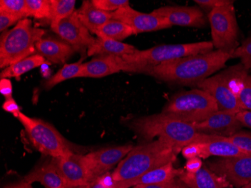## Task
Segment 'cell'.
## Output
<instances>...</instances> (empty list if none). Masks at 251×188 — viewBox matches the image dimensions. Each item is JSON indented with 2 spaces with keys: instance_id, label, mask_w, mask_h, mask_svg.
Returning a JSON list of instances; mask_svg holds the SVG:
<instances>
[{
  "instance_id": "obj_37",
  "label": "cell",
  "mask_w": 251,
  "mask_h": 188,
  "mask_svg": "<svg viewBox=\"0 0 251 188\" xmlns=\"http://www.w3.org/2000/svg\"><path fill=\"white\" fill-rule=\"evenodd\" d=\"M21 20L13 15L0 11V31L1 32H5L7 29L11 25L18 23Z\"/></svg>"
},
{
  "instance_id": "obj_20",
  "label": "cell",
  "mask_w": 251,
  "mask_h": 188,
  "mask_svg": "<svg viewBox=\"0 0 251 188\" xmlns=\"http://www.w3.org/2000/svg\"><path fill=\"white\" fill-rule=\"evenodd\" d=\"M36 54L56 64H64L76 52L70 44L55 38H42L36 44Z\"/></svg>"
},
{
  "instance_id": "obj_10",
  "label": "cell",
  "mask_w": 251,
  "mask_h": 188,
  "mask_svg": "<svg viewBox=\"0 0 251 188\" xmlns=\"http://www.w3.org/2000/svg\"><path fill=\"white\" fill-rule=\"evenodd\" d=\"M149 68L132 64L116 56H100L82 63L79 78H102L120 72L147 74Z\"/></svg>"
},
{
  "instance_id": "obj_33",
  "label": "cell",
  "mask_w": 251,
  "mask_h": 188,
  "mask_svg": "<svg viewBox=\"0 0 251 188\" xmlns=\"http://www.w3.org/2000/svg\"><path fill=\"white\" fill-rule=\"evenodd\" d=\"M238 103L243 110L251 111V76L248 74L244 80L243 85L238 93Z\"/></svg>"
},
{
  "instance_id": "obj_22",
  "label": "cell",
  "mask_w": 251,
  "mask_h": 188,
  "mask_svg": "<svg viewBox=\"0 0 251 188\" xmlns=\"http://www.w3.org/2000/svg\"><path fill=\"white\" fill-rule=\"evenodd\" d=\"M75 11L79 20L91 33L97 34L101 27L112 19V12L99 9L92 1H83L81 6Z\"/></svg>"
},
{
  "instance_id": "obj_21",
  "label": "cell",
  "mask_w": 251,
  "mask_h": 188,
  "mask_svg": "<svg viewBox=\"0 0 251 188\" xmlns=\"http://www.w3.org/2000/svg\"><path fill=\"white\" fill-rule=\"evenodd\" d=\"M179 181L188 188H232L233 186L225 178L216 174L207 166L196 173L182 172Z\"/></svg>"
},
{
  "instance_id": "obj_19",
  "label": "cell",
  "mask_w": 251,
  "mask_h": 188,
  "mask_svg": "<svg viewBox=\"0 0 251 188\" xmlns=\"http://www.w3.org/2000/svg\"><path fill=\"white\" fill-rule=\"evenodd\" d=\"M183 172V169H176L175 167L174 162H170L165 166L146 172L136 179L117 182L116 188H130L137 185L167 183L175 180L176 178H178Z\"/></svg>"
},
{
  "instance_id": "obj_13",
  "label": "cell",
  "mask_w": 251,
  "mask_h": 188,
  "mask_svg": "<svg viewBox=\"0 0 251 188\" xmlns=\"http://www.w3.org/2000/svg\"><path fill=\"white\" fill-rule=\"evenodd\" d=\"M133 148L132 145L101 148L84 155V159L94 180L119 164Z\"/></svg>"
},
{
  "instance_id": "obj_46",
  "label": "cell",
  "mask_w": 251,
  "mask_h": 188,
  "mask_svg": "<svg viewBox=\"0 0 251 188\" xmlns=\"http://www.w3.org/2000/svg\"><path fill=\"white\" fill-rule=\"evenodd\" d=\"M90 185H68L66 188H90Z\"/></svg>"
},
{
  "instance_id": "obj_16",
  "label": "cell",
  "mask_w": 251,
  "mask_h": 188,
  "mask_svg": "<svg viewBox=\"0 0 251 188\" xmlns=\"http://www.w3.org/2000/svg\"><path fill=\"white\" fill-rule=\"evenodd\" d=\"M54 160L56 166L68 185H90L94 182L84 155L73 152Z\"/></svg>"
},
{
  "instance_id": "obj_31",
  "label": "cell",
  "mask_w": 251,
  "mask_h": 188,
  "mask_svg": "<svg viewBox=\"0 0 251 188\" xmlns=\"http://www.w3.org/2000/svg\"><path fill=\"white\" fill-rule=\"evenodd\" d=\"M232 58L240 59L245 70L248 73L251 71V37L243 41L242 45L232 52Z\"/></svg>"
},
{
  "instance_id": "obj_23",
  "label": "cell",
  "mask_w": 251,
  "mask_h": 188,
  "mask_svg": "<svg viewBox=\"0 0 251 188\" xmlns=\"http://www.w3.org/2000/svg\"><path fill=\"white\" fill-rule=\"evenodd\" d=\"M138 51L135 47L112 39L97 38L87 50L88 56H116L124 57Z\"/></svg>"
},
{
  "instance_id": "obj_42",
  "label": "cell",
  "mask_w": 251,
  "mask_h": 188,
  "mask_svg": "<svg viewBox=\"0 0 251 188\" xmlns=\"http://www.w3.org/2000/svg\"><path fill=\"white\" fill-rule=\"evenodd\" d=\"M98 179L105 188H116L117 181L113 178L112 172H106Z\"/></svg>"
},
{
  "instance_id": "obj_43",
  "label": "cell",
  "mask_w": 251,
  "mask_h": 188,
  "mask_svg": "<svg viewBox=\"0 0 251 188\" xmlns=\"http://www.w3.org/2000/svg\"><path fill=\"white\" fill-rule=\"evenodd\" d=\"M137 188H180V185L177 184V181L176 179L170 182L163 184H157V185H137Z\"/></svg>"
},
{
  "instance_id": "obj_25",
  "label": "cell",
  "mask_w": 251,
  "mask_h": 188,
  "mask_svg": "<svg viewBox=\"0 0 251 188\" xmlns=\"http://www.w3.org/2000/svg\"><path fill=\"white\" fill-rule=\"evenodd\" d=\"M46 62V59L39 54L28 56L24 60L14 63L1 72V79L20 77L22 75L31 71L32 69L39 67Z\"/></svg>"
},
{
  "instance_id": "obj_38",
  "label": "cell",
  "mask_w": 251,
  "mask_h": 188,
  "mask_svg": "<svg viewBox=\"0 0 251 188\" xmlns=\"http://www.w3.org/2000/svg\"><path fill=\"white\" fill-rule=\"evenodd\" d=\"M203 166L204 165H203L202 161L200 158L187 160L185 165L186 172H190V173H196L200 171Z\"/></svg>"
},
{
  "instance_id": "obj_35",
  "label": "cell",
  "mask_w": 251,
  "mask_h": 188,
  "mask_svg": "<svg viewBox=\"0 0 251 188\" xmlns=\"http://www.w3.org/2000/svg\"><path fill=\"white\" fill-rule=\"evenodd\" d=\"M181 154L187 160L200 158L203 159V148L201 142H193L182 148Z\"/></svg>"
},
{
  "instance_id": "obj_30",
  "label": "cell",
  "mask_w": 251,
  "mask_h": 188,
  "mask_svg": "<svg viewBox=\"0 0 251 188\" xmlns=\"http://www.w3.org/2000/svg\"><path fill=\"white\" fill-rule=\"evenodd\" d=\"M0 11L13 15L20 20L28 16L26 0H1Z\"/></svg>"
},
{
  "instance_id": "obj_7",
  "label": "cell",
  "mask_w": 251,
  "mask_h": 188,
  "mask_svg": "<svg viewBox=\"0 0 251 188\" xmlns=\"http://www.w3.org/2000/svg\"><path fill=\"white\" fill-rule=\"evenodd\" d=\"M211 41L195 43L162 45L147 50H138L132 54L124 56V60L132 64L151 68L166 62L186 56L202 54L213 52Z\"/></svg>"
},
{
  "instance_id": "obj_49",
  "label": "cell",
  "mask_w": 251,
  "mask_h": 188,
  "mask_svg": "<svg viewBox=\"0 0 251 188\" xmlns=\"http://www.w3.org/2000/svg\"></svg>"
},
{
  "instance_id": "obj_1",
  "label": "cell",
  "mask_w": 251,
  "mask_h": 188,
  "mask_svg": "<svg viewBox=\"0 0 251 188\" xmlns=\"http://www.w3.org/2000/svg\"><path fill=\"white\" fill-rule=\"evenodd\" d=\"M231 58L232 54L213 51L209 53L171 60L149 68L147 75L173 84L196 86L223 69Z\"/></svg>"
},
{
  "instance_id": "obj_18",
  "label": "cell",
  "mask_w": 251,
  "mask_h": 188,
  "mask_svg": "<svg viewBox=\"0 0 251 188\" xmlns=\"http://www.w3.org/2000/svg\"><path fill=\"white\" fill-rule=\"evenodd\" d=\"M23 180L31 185L39 182L45 188H66L67 186L53 158L39 164Z\"/></svg>"
},
{
  "instance_id": "obj_41",
  "label": "cell",
  "mask_w": 251,
  "mask_h": 188,
  "mask_svg": "<svg viewBox=\"0 0 251 188\" xmlns=\"http://www.w3.org/2000/svg\"><path fill=\"white\" fill-rule=\"evenodd\" d=\"M236 117L243 127L251 129V111L242 110L237 113Z\"/></svg>"
},
{
  "instance_id": "obj_11",
  "label": "cell",
  "mask_w": 251,
  "mask_h": 188,
  "mask_svg": "<svg viewBox=\"0 0 251 188\" xmlns=\"http://www.w3.org/2000/svg\"><path fill=\"white\" fill-rule=\"evenodd\" d=\"M207 167L240 188L251 182V155L221 158L208 162Z\"/></svg>"
},
{
  "instance_id": "obj_5",
  "label": "cell",
  "mask_w": 251,
  "mask_h": 188,
  "mask_svg": "<svg viewBox=\"0 0 251 188\" xmlns=\"http://www.w3.org/2000/svg\"><path fill=\"white\" fill-rule=\"evenodd\" d=\"M218 111V104L208 92L193 89L173 96L166 103L162 113L194 124L206 120Z\"/></svg>"
},
{
  "instance_id": "obj_4",
  "label": "cell",
  "mask_w": 251,
  "mask_h": 188,
  "mask_svg": "<svg viewBox=\"0 0 251 188\" xmlns=\"http://www.w3.org/2000/svg\"><path fill=\"white\" fill-rule=\"evenodd\" d=\"M45 31L32 26L28 18L21 20L12 29L2 32L0 39V67L5 69L36 54V44Z\"/></svg>"
},
{
  "instance_id": "obj_36",
  "label": "cell",
  "mask_w": 251,
  "mask_h": 188,
  "mask_svg": "<svg viewBox=\"0 0 251 188\" xmlns=\"http://www.w3.org/2000/svg\"><path fill=\"white\" fill-rule=\"evenodd\" d=\"M194 2L201 8L209 10V12L214 8L234 4V1L229 0H195Z\"/></svg>"
},
{
  "instance_id": "obj_45",
  "label": "cell",
  "mask_w": 251,
  "mask_h": 188,
  "mask_svg": "<svg viewBox=\"0 0 251 188\" xmlns=\"http://www.w3.org/2000/svg\"><path fill=\"white\" fill-rule=\"evenodd\" d=\"M90 188H105L100 182L99 179H95L94 182H91L90 185Z\"/></svg>"
},
{
  "instance_id": "obj_6",
  "label": "cell",
  "mask_w": 251,
  "mask_h": 188,
  "mask_svg": "<svg viewBox=\"0 0 251 188\" xmlns=\"http://www.w3.org/2000/svg\"><path fill=\"white\" fill-rule=\"evenodd\" d=\"M15 117L25 127L29 142L43 155L58 158L74 152L71 144L49 123L22 112Z\"/></svg>"
},
{
  "instance_id": "obj_14",
  "label": "cell",
  "mask_w": 251,
  "mask_h": 188,
  "mask_svg": "<svg viewBox=\"0 0 251 188\" xmlns=\"http://www.w3.org/2000/svg\"><path fill=\"white\" fill-rule=\"evenodd\" d=\"M112 19L127 25L133 29L135 34L168 29L172 27L165 18L152 13L140 12L130 6L124 7L112 12Z\"/></svg>"
},
{
  "instance_id": "obj_17",
  "label": "cell",
  "mask_w": 251,
  "mask_h": 188,
  "mask_svg": "<svg viewBox=\"0 0 251 188\" xmlns=\"http://www.w3.org/2000/svg\"><path fill=\"white\" fill-rule=\"evenodd\" d=\"M193 125L200 134L225 137L231 136L243 127L235 113L224 111H218L206 120Z\"/></svg>"
},
{
  "instance_id": "obj_12",
  "label": "cell",
  "mask_w": 251,
  "mask_h": 188,
  "mask_svg": "<svg viewBox=\"0 0 251 188\" xmlns=\"http://www.w3.org/2000/svg\"><path fill=\"white\" fill-rule=\"evenodd\" d=\"M50 27L62 40L72 45L76 52H84L88 50L96 41L90 34L91 32L79 20L76 11Z\"/></svg>"
},
{
  "instance_id": "obj_28",
  "label": "cell",
  "mask_w": 251,
  "mask_h": 188,
  "mask_svg": "<svg viewBox=\"0 0 251 188\" xmlns=\"http://www.w3.org/2000/svg\"><path fill=\"white\" fill-rule=\"evenodd\" d=\"M82 63L81 61H79L72 64H65L56 74L53 75L50 79L46 81L45 84V89L50 90L55 87L56 84H60L68 79L79 78Z\"/></svg>"
},
{
  "instance_id": "obj_39",
  "label": "cell",
  "mask_w": 251,
  "mask_h": 188,
  "mask_svg": "<svg viewBox=\"0 0 251 188\" xmlns=\"http://www.w3.org/2000/svg\"><path fill=\"white\" fill-rule=\"evenodd\" d=\"M0 92L6 100L12 99V84L10 79H1L0 81Z\"/></svg>"
},
{
  "instance_id": "obj_8",
  "label": "cell",
  "mask_w": 251,
  "mask_h": 188,
  "mask_svg": "<svg viewBox=\"0 0 251 188\" xmlns=\"http://www.w3.org/2000/svg\"><path fill=\"white\" fill-rule=\"evenodd\" d=\"M208 19L214 48L218 51L232 54L239 46V28L234 4L211 10Z\"/></svg>"
},
{
  "instance_id": "obj_26",
  "label": "cell",
  "mask_w": 251,
  "mask_h": 188,
  "mask_svg": "<svg viewBox=\"0 0 251 188\" xmlns=\"http://www.w3.org/2000/svg\"><path fill=\"white\" fill-rule=\"evenodd\" d=\"M135 34L132 27L117 20H110L97 30L98 38L112 39V40L122 42L124 39Z\"/></svg>"
},
{
  "instance_id": "obj_48",
  "label": "cell",
  "mask_w": 251,
  "mask_h": 188,
  "mask_svg": "<svg viewBox=\"0 0 251 188\" xmlns=\"http://www.w3.org/2000/svg\"><path fill=\"white\" fill-rule=\"evenodd\" d=\"M136 188V186H135V187H132V188Z\"/></svg>"
},
{
  "instance_id": "obj_27",
  "label": "cell",
  "mask_w": 251,
  "mask_h": 188,
  "mask_svg": "<svg viewBox=\"0 0 251 188\" xmlns=\"http://www.w3.org/2000/svg\"><path fill=\"white\" fill-rule=\"evenodd\" d=\"M51 13H50V26L58 24L65 18L74 13L75 0H50Z\"/></svg>"
},
{
  "instance_id": "obj_3",
  "label": "cell",
  "mask_w": 251,
  "mask_h": 188,
  "mask_svg": "<svg viewBox=\"0 0 251 188\" xmlns=\"http://www.w3.org/2000/svg\"><path fill=\"white\" fill-rule=\"evenodd\" d=\"M180 151L181 150L159 138L133 147L113 171V178L121 182L140 177L146 172L176 162Z\"/></svg>"
},
{
  "instance_id": "obj_29",
  "label": "cell",
  "mask_w": 251,
  "mask_h": 188,
  "mask_svg": "<svg viewBox=\"0 0 251 188\" xmlns=\"http://www.w3.org/2000/svg\"><path fill=\"white\" fill-rule=\"evenodd\" d=\"M28 16L36 19H48L51 13L50 0H26Z\"/></svg>"
},
{
  "instance_id": "obj_32",
  "label": "cell",
  "mask_w": 251,
  "mask_h": 188,
  "mask_svg": "<svg viewBox=\"0 0 251 188\" xmlns=\"http://www.w3.org/2000/svg\"><path fill=\"white\" fill-rule=\"evenodd\" d=\"M228 138L245 155H251V134L246 131H238Z\"/></svg>"
},
{
  "instance_id": "obj_40",
  "label": "cell",
  "mask_w": 251,
  "mask_h": 188,
  "mask_svg": "<svg viewBox=\"0 0 251 188\" xmlns=\"http://www.w3.org/2000/svg\"><path fill=\"white\" fill-rule=\"evenodd\" d=\"M2 108L7 112L11 113L14 117H16L20 112H21V108L13 98L5 100L2 104Z\"/></svg>"
},
{
  "instance_id": "obj_2",
  "label": "cell",
  "mask_w": 251,
  "mask_h": 188,
  "mask_svg": "<svg viewBox=\"0 0 251 188\" xmlns=\"http://www.w3.org/2000/svg\"><path fill=\"white\" fill-rule=\"evenodd\" d=\"M126 125L145 141H151L158 137L180 150L189 144L209 142L215 137L214 135L200 134L193 124L162 112L132 118L126 121Z\"/></svg>"
},
{
  "instance_id": "obj_47",
  "label": "cell",
  "mask_w": 251,
  "mask_h": 188,
  "mask_svg": "<svg viewBox=\"0 0 251 188\" xmlns=\"http://www.w3.org/2000/svg\"><path fill=\"white\" fill-rule=\"evenodd\" d=\"M242 188H251V182L248 183V185H245V186L242 187Z\"/></svg>"
},
{
  "instance_id": "obj_34",
  "label": "cell",
  "mask_w": 251,
  "mask_h": 188,
  "mask_svg": "<svg viewBox=\"0 0 251 188\" xmlns=\"http://www.w3.org/2000/svg\"><path fill=\"white\" fill-rule=\"evenodd\" d=\"M93 4L99 9L115 12L124 7L129 6L128 0H93Z\"/></svg>"
},
{
  "instance_id": "obj_15",
  "label": "cell",
  "mask_w": 251,
  "mask_h": 188,
  "mask_svg": "<svg viewBox=\"0 0 251 188\" xmlns=\"http://www.w3.org/2000/svg\"><path fill=\"white\" fill-rule=\"evenodd\" d=\"M153 15L165 18L172 26L202 28L206 27L208 18L200 8L195 6H165L156 8Z\"/></svg>"
},
{
  "instance_id": "obj_9",
  "label": "cell",
  "mask_w": 251,
  "mask_h": 188,
  "mask_svg": "<svg viewBox=\"0 0 251 188\" xmlns=\"http://www.w3.org/2000/svg\"><path fill=\"white\" fill-rule=\"evenodd\" d=\"M196 86L209 93L215 100L219 111L237 114L243 110L231 85L229 68L219 74L204 79Z\"/></svg>"
},
{
  "instance_id": "obj_44",
  "label": "cell",
  "mask_w": 251,
  "mask_h": 188,
  "mask_svg": "<svg viewBox=\"0 0 251 188\" xmlns=\"http://www.w3.org/2000/svg\"><path fill=\"white\" fill-rule=\"evenodd\" d=\"M4 188H33L31 184L27 183L22 180L21 182H17V183L11 184L7 185Z\"/></svg>"
},
{
  "instance_id": "obj_24",
  "label": "cell",
  "mask_w": 251,
  "mask_h": 188,
  "mask_svg": "<svg viewBox=\"0 0 251 188\" xmlns=\"http://www.w3.org/2000/svg\"><path fill=\"white\" fill-rule=\"evenodd\" d=\"M201 145L204 153L203 159H207L211 156L228 158L248 155L235 146L228 137L215 135L209 142H201Z\"/></svg>"
}]
</instances>
